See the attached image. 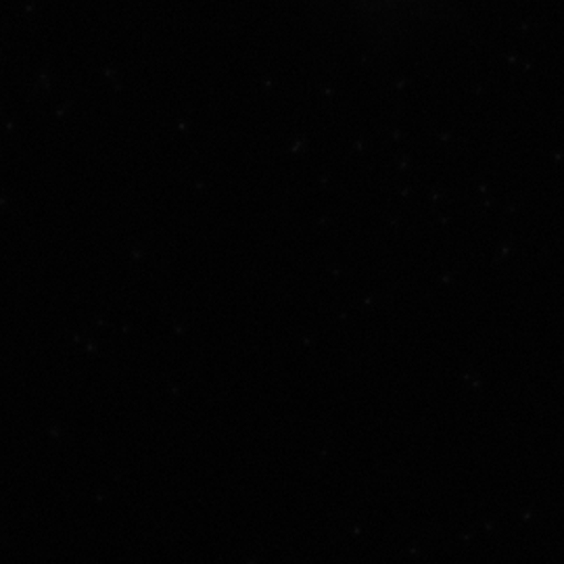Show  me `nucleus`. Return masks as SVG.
<instances>
[]
</instances>
